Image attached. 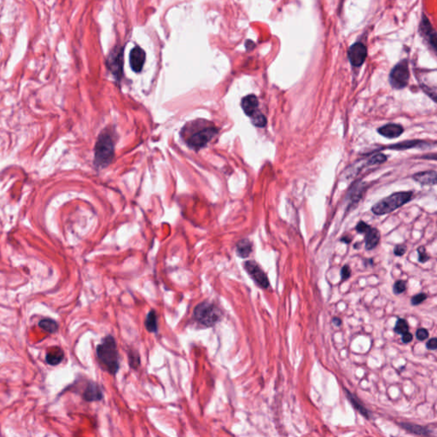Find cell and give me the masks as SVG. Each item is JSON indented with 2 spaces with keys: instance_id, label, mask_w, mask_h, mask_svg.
Masks as SVG:
<instances>
[{
  "instance_id": "cell-1",
  "label": "cell",
  "mask_w": 437,
  "mask_h": 437,
  "mask_svg": "<svg viewBox=\"0 0 437 437\" xmlns=\"http://www.w3.org/2000/svg\"><path fill=\"white\" fill-rule=\"evenodd\" d=\"M218 133L216 126L205 119L188 122L181 130L180 135L189 148L198 151L204 148Z\"/></svg>"
},
{
  "instance_id": "cell-2",
  "label": "cell",
  "mask_w": 437,
  "mask_h": 437,
  "mask_svg": "<svg viewBox=\"0 0 437 437\" xmlns=\"http://www.w3.org/2000/svg\"><path fill=\"white\" fill-rule=\"evenodd\" d=\"M97 357L103 370L111 375H116L119 369V352L116 340L112 336H107L97 346Z\"/></svg>"
},
{
  "instance_id": "cell-3",
  "label": "cell",
  "mask_w": 437,
  "mask_h": 437,
  "mask_svg": "<svg viewBox=\"0 0 437 437\" xmlns=\"http://www.w3.org/2000/svg\"><path fill=\"white\" fill-rule=\"evenodd\" d=\"M94 154V164L98 168H104L112 162L115 156V140L109 130H103L100 133Z\"/></svg>"
},
{
  "instance_id": "cell-4",
  "label": "cell",
  "mask_w": 437,
  "mask_h": 437,
  "mask_svg": "<svg viewBox=\"0 0 437 437\" xmlns=\"http://www.w3.org/2000/svg\"><path fill=\"white\" fill-rule=\"evenodd\" d=\"M413 198L412 191H399L390 195L376 203L372 211L376 215H384L406 204Z\"/></svg>"
},
{
  "instance_id": "cell-5",
  "label": "cell",
  "mask_w": 437,
  "mask_h": 437,
  "mask_svg": "<svg viewBox=\"0 0 437 437\" xmlns=\"http://www.w3.org/2000/svg\"><path fill=\"white\" fill-rule=\"evenodd\" d=\"M222 312L215 304L203 301L194 309V318L204 327H213L221 319Z\"/></svg>"
},
{
  "instance_id": "cell-6",
  "label": "cell",
  "mask_w": 437,
  "mask_h": 437,
  "mask_svg": "<svg viewBox=\"0 0 437 437\" xmlns=\"http://www.w3.org/2000/svg\"><path fill=\"white\" fill-rule=\"evenodd\" d=\"M410 74L406 61H401L393 68L389 75V82L393 88L402 89L409 81Z\"/></svg>"
},
{
  "instance_id": "cell-7",
  "label": "cell",
  "mask_w": 437,
  "mask_h": 437,
  "mask_svg": "<svg viewBox=\"0 0 437 437\" xmlns=\"http://www.w3.org/2000/svg\"><path fill=\"white\" fill-rule=\"evenodd\" d=\"M244 269L248 273L250 278H252L256 284H258L259 287H261L263 289H266L269 287V280L266 275V273H264L259 265L254 261V260H247L243 264Z\"/></svg>"
},
{
  "instance_id": "cell-8",
  "label": "cell",
  "mask_w": 437,
  "mask_h": 437,
  "mask_svg": "<svg viewBox=\"0 0 437 437\" xmlns=\"http://www.w3.org/2000/svg\"><path fill=\"white\" fill-rule=\"evenodd\" d=\"M367 56V50L365 44L362 43H355L349 48L348 52V59L351 64L355 67L361 66Z\"/></svg>"
},
{
  "instance_id": "cell-9",
  "label": "cell",
  "mask_w": 437,
  "mask_h": 437,
  "mask_svg": "<svg viewBox=\"0 0 437 437\" xmlns=\"http://www.w3.org/2000/svg\"><path fill=\"white\" fill-rule=\"evenodd\" d=\"M130 65L133 71L139 73L143 68L145 61V52L140 47L133 48L130 52Z\"/></svg>"
},
{
  "instance_id": "cell-10",
  "label": "cell",
  "mask_w": 437,
  "mask_h": 437,
  "mask_svg": "<svg viewBox=\"0 0 437 437\" xmlns=\"http://www.w3.org/2000/svg\"><path fill=\"white\" fill-rule=\"evenodd\" d=\"M420 33L430 46L433 48L434 50H436V32L425 17H423V20L421 21Z\"/></svg>"
},
{
  "instance_id": "cell-11",
  "label": "cell",
  "mask_w": 437,
  "mask_h": 437,
  "mask_svg": "<svg viewBox=\"0 0 437 437\" xmlns=\"http://www.w3.org/2000/svg\"><path fill=\"white\" fill-rule=\"evenodd\" d=\"M103 397L102 391L100 386L94 382H89L85 391L83 393V399L85 401L92 402V401H99L101 400Z\"/></svg>"
},
{
  "instance_id": "cell-12",
  "label": "cell",
  "mask_w": 437,
  "mask_h": 437,
  "mask_svg": "<svg viewBox=\"0 0 437 437\" xmlns=\"http://www.w3.org/2000/svg\"><path fill=\"white\" fill-rule=\"evenodd\" d=\"M241 105H242V110L245 113L246 116L251 117L255 113L258 111L259 101L256 95L250 94V95L246 96L242 99Z\"/></svg>"
},
{
  "instance_id": "cell-13",
  "label": "cell",
  "mask_w": 437,
  "mask_h": 437,
  "mask_svg": "<svg viewBox=\"0 0 437 437\" xmlns=\"http://www.w3.org/2000/svg\"><path fill=\"white\" fill-rule=\"evenodd\" d=\"M382 136L385 137L387 139H396L400 136L404 132L402 126L395 123H389L387 125L381 126L377 130Z\"/></svg>"
},
{
  "instance_id": "cell-14",
  "label": "cell",
  "mask_w": 437,
  "mask_h": 437,
  "mask_svg": "<svg viewBox=\"0 0 437 437\" xmlns=\"http://www.w3.org/2000/svg\"><path fill=\"white\" fill-rule=\"evenodd\" d=\"M413 179L421 184L434 185L437 184V172L436 171H424L418 174H414Z\"/></svg>"
},
{
  "instance_id": "cell-15",
  "label": "cell",
  "mask_w": 437,
  "mask_h": 437,
  "mask_svg": "<svg viewBox=\"0 0 437 437\" xmlns=\"http://www.w3.org/2000/svg\"><path fill=\"white\" fill-rule=\"evenodd\" d=\"M365 249L372 250L378 244L379 240H380V233L377 229L370 227L365 232Z\"/></svg>"
},
{
  "instance_id": "cell-16",
  "label": "cell",
  "mask_w": 437,
  "mask_h": 437,
  "mask_svg": "<svg viewBox=\"0 0 437 437\" xmlns=\"http://www.w3.org/2000/svg\"><path fill=\"white\" fill-rule=\"evenodd\" d=\"M110 60H109V67L116 79H120L122 75V53H118L117 56H111Z\"/></svg>"
},
{
  "instance_id": "cell-17",
  "label": "cell",
  "mask_w": 437,
  "mask_h": 437,
  "mask_svg": "<svg viewBox=\"0 0 437 437\" xmlns=\"http://www.w3.org/2000/svg\"><path fill=\"white\" fill-rule=\"evenodd\" d=\"M64 358V353L60 348H54L48 352L45 356V360L49 365H58Z\"/></svg>"
},
{
  "instance_id": "cell-18",
  "label": "cell",
  "mask_w": 437,
  "mask_h": 437,
  "mask_svg": "<svg viewBox=\"0 0 437 437\" xmlns=\"http://www.w3.org/2000/svg\"><path fill=\"white\" fill-rule=\"evenodd\" d=\"M236 252L237 255L241 258H247L252 252V243L249 239H242L240 240L236 246Z\"/></svg>"
},
{
  "instance_id": "cell-19",
  "label": "cell",
  "mask_w": 437,
  "mask_h": 437,
  "mask_svg": "<svg viewBox=\"0 0 437 437\" xmlns=\"http://www.w3.org/2000/svg\"><path fill=\"white\" fill-rule=\"evenodd\" d=\"M144 325L147 331L150 333H157L158 331V322H157V315L156 311L151 310L147 314Z\"/></svg>"
},
{
  "instance_id": "cell-20",
  "label": "cell",
  "mask_w": 437,
  "mask_h": 437,
  "mask_svg": "<svg viewBox=\"0 0 437 437\" xmlns=\"http://www.w3.org/2000/svg\"><path fill=\"white\" fill-rule=\"evenodd\" d=\"M400 425L403 429L409 431L411 433L418 435V436H429L431 433V430L430 429H428L426 427L421 426V425L408 423H400Z\"/></svg>"
},
{
  "instance_id": "cell-21",
  "label": "cell",
  "mask_w": 437,
  "mask_h": 437,
  "mask_svg": "<svg viewBox=\"0 0 437 437\" xmlns=\"http://www.w3.org/2000/svg\"><path fill=\"white\" fill-rule=\"evenodd\" d=\"M39 326L50 334L57 332L58 330V324L57 321L51 318H43L40 321Z\"/></svg>"
},
{
  "instance_id": "cell-22",
  "label": "cell",
  "mask_w": 437,
  "mask_h": 437,
  "mask_svg": "<svg viewBox=\"0 0 437 437\" xmlns=\"http://www.w3.org/2000/svg\"><path fill=\"white\" fill-rule=\"evenodd\" d=\"M424 143L420 140H409V141H405L402 143H396L388 147V149L390 150H406V149H411L414 147L418 146V145H423Z\"/></svg>"
},
{
  "instance_id": "cell-23",
  "label": "cell",
  "mask_w": 437,
  "mask_h": 437,
  "mask_svg": "<svg viewBox=\"0 0 437 437\" xmlns=\"http://www.w3.org/2000/svg\"><path fill=\"white\" fill-rule=\"evenodd\" d=\"M346 393H347V396H348V399H349L350 400V402L352 403V405L354 406L355 409L358 411L359 413H361L363 416H365L366 418H370V413L368 412V410H366L365 406L361 405V404H359V402L358 401V399H356V397L355 396H353L351 393L348 391V390H346Z\"/></svg>"
},
{
  "instance_id": "cell-24",
  "label": "cell",
  "mask_w": 437,
  "mask_h": 437,
  "mask_svg": "<svg viewBox=\"0 0 437 437\" xmlns=\"http://www.w3.org/2000/svg\"><path fill=\"white\" fill-rule=\"evenodd\" d=\"M127 354H128L130 366L134 370H138L140 365V356L139 353L136 350L132 349V350H128Z\"/></svg>"
},
{
  "instance_id": "cell-25",
  "label": "cell",
  "mask_w": 437,
  "mask_h": 437,
  "mask_svg": "<svg viewBox=\"0 0 437 437\" xmlns=\"http://www.w3.org/2000/svg\"><path fill=\"white\" fill-rule=\"evenodd\" d=\"M251 119H252V123L254 126H257V127H264V126H266V118L263 114L259 112V110L251 116Z\"/></svg>"
},
{
  "instance_id": "cell-26",
  "label": "cell",
  "mask_w": 437,
  "mask_h": 437,
  "mask_svg": "<svg viewBox=\"0 0 437 437\" xmlns=\"http://www.w3.org/2000/svg\"><path fill=\"white\" fill-rule=\"evenodd\" d=\"M409 330L408 324L405 319L399 318L396 321V326H395V331L398 334L402 335L406 333Z\"/></svg>"
},
{
  "instance_id": "cell-27",
  "label": "cell",
  "mask_w": 437,
  "mask_h": 437,
  "mask_svg": "<svg viewBox=\"0 0 437 437\" xmlns=\"http://www.w3.org/2000/svg\"><path fill=\"white\" fill-rule=\"evenodd\" d=\"M386 160H387V157L383 154H377V155L373 156L370 160H368V163L367 164H368L369 166H371V165H378V164L384 162Z\"/></svg>"
},
{
  "instance_id": "cell-28",
  "label": "cell",
  "mask_w": 437,
  "mask_h": 437,
  "mask_svg": "<svg viewBox=\"0 0 437 437\" xmlns=\"http://www.w3.org/2000/svg\"><path fill=\"white\" fill-rule=\"evenodd\" d=\"M406 290V283L405 281H403V280H399V281H396L395 284H394V287H393V290H394V293L395 294H401L403 292H405V290Z\"/></svg>"
},
{
  "instance_id": "cell-29",
  "label": "cell",
  "mask_w": 437,
  "mask_h": 437,
  "mask_svg": "<svg viewBox=\"0 0 437 437\" xmlns=\"http://www.w3.org/2000/svg\"><path fill=\"white\" fill-rule=\"evenodd\" d=\"M417 253H418V260H419V262H426L427 260H429V259H430V256L427 255L425 249L423 247L418 248Z\"/></svg>"
},
{
  "instance_id": "cell-30",
  "label": "cell",
  "mask_w": 437,
  "mask_h": 437,
  "mask_svg": "<svg viewBox=\"0 0 437 437\" xmlns=\"http://www.w3.org/2000/svg\"><path fill=\"white\" fill-rule=\"evenodd\" d=\"M426 294H417V295L414 296V297L412 298V304H413V305H419V304L423 302V300H426Z\"/></svg>"
},
{
  "instance_id": "cell-31",
  "label": "cell",
  "mask_w": 437,
  "mask_h": 437,
  "mask_svg": "<svg viewBox=\"0 0 437 437\" xmlns=\"http://www.w3.org/2000/svg\"><path fill=\"white\" fill-rule=\"evenodd\" d=\"M351 268H350V266H348V265H345L341 270V280L348 279L351 276Z\"/></svg>"
},
{
  "instance_id": "cell-32",
  "label": "cell",
  "mask_w": 437,
  "mask_h": 437,
  "mask_svg": "<svg viewBox=\"0 0 437 437\" xmlns=\"http://www.w3.org/2000/svg\"><path fill=\"white\" fill-rule=\"evenodd\" d=\"M416 337L417 340L424 341L429 337V332L425 329H418L416 332Z\"/></svg>"
},
{
  "instance_id": "cell-33",
  "label": "cell",
  "mask_w": 437,
  "mask_h": 437,
  "mask_svg": "<svg viewBox=\"0 0 437 437\" xmlns=\"http://www.w3.org/2000/svg\"><path fill=\"white\" fill-rule=\"evenodd\" d=\"M371 226L364 221H360L356 226V231L359 233H365Z\"/></svg>"
},
{
  "instance_id": "cell-34",
  "label": "cell",
  "mask_w": 437,
  "mask_h": 437,
  "mask_svg": "<svg viewBox=\"0 0 437 437\" xmlns=\"http://www.w3.org/2000/svg\"><path fill=\"white\" fill-rule=\"evenodd\" d=\"M406 247L405 245H403V244H399V245L396 246V248L394 249V253L397 256H403L406 253Z\"/></svg>"
},
{
  "instance_id": "cell-35",
  "label": "cell",
  "mask_w": 437,
  "mask_h": 437,
  "mask_svg": "<svg viewBox=\"0 0 437 437\" xmlns=\"http://www.w3.org/2000/svg\"><path fill=\"white\" fill-rule=\"evenodd\" d=\"M427 348L430 350H436L437 348V339L436 338H431L429 341L427 342Z\"/></svg>"
},
{
  "instance_id": "cell-36",
  "label": "cell",
  "mask_w": 437,
  "mask_h": 437,
  "mask_svg": "<svg viewBox=\"0 0 437 437\" xmlns=\"http://www.w3.org/2000/svg\"><path fill=\"white\" fill-rule=\"evenodd\" d=\"M404 343H409L410 341L413 340V335L410 333L409 331H407L406 333L402 334V338H401Z\"/></svg>"
},
{
  "instance_id": "cell-37",
  "label": "cell",
  "mask_w": 437,
  "mask_h": 437,
  "mask_svg": "<svg viewBox=\"0 0 437 437\" xmlns=\"http://www.w3.org/2000/svg\"><path fill=\"white\" fill-rule=\"evenodd\" d=\"M333 323H334L335 325L340 326L341 324V320L339 318H333Z\"/></svg>"
}]
</instances>
